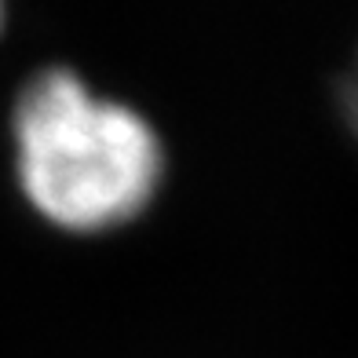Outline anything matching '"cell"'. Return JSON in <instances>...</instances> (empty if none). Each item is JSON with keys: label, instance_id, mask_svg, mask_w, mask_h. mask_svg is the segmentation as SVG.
<instances>
[{"label": "cell", "instance_id": "1", "mask_svg": "<svg viewBox=\"0 0 358 358\" xmlns=\"http://www.w3.org/2000/svg\"><path fill=\"white\" fill-rule=\"evenodd\" d=\"M15 146L29 201L70 231L132 220L161 179L150 124L136 110L99 99L66 70H48L22 88Z\"/></svg>", "mask_w": 358, "mask_h": 358}, {"label": "cell", "instance_id": "2", "mask_svg": "<svg viewBox=\"0 0 358 358\" xmlns=\"http://www.w3.org/2000/svg\"><path fill=\"white\" fill-rule=\"evenodd\" d=\"M355 117H358V85H355Z\"/></svg>", "mask_w": 358, "mask_h": 358}]
</instances>
